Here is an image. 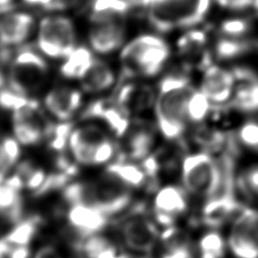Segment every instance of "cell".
Masks as SVG:
<instances>
[{
  "mask_svg": "<svg viewBox=\"0 0 258 258\" xmlns=\"http://www.w3.org/2000/svg\"><path fill=\"white\" fill-rule=\"evenodd\" d=\"M194 89L182 75H168L160 81L153 109L156 127L165 139L176 140L184 134L186 103Z\"/></svg>",
  "mask_w": 258,
  "mask_h": 258,
  "instance_id": "obj_1",
  "label": "cell"
},
{
  "mask_svg": "<svg viewBox=\"0 0 258 258\" xmlns=\"http://www.w3.org/2000/svg\"><path fill=\"white\" fill-rule=\"evenodd\" d=\"M150 24L166 32L176 27H190L204 20L211 0H140Z\"/></svg>",
  "mask_w": 258,
  "mask_h": 258,
  "instance_id": "obj_2",
  "label": "cell"
},
{
  "mask_svg": "<svg viewBox=\"0 0 258 258\" xmlns=\"http://www.w3.org/2000/svg\"><path fill=\"white\" fill-rule=\"evenodd\" d=\"M223 164L211 152L197 151L187 154L181 162L180 178L187 194L210 199L222 183Z\"/></svg>",
  "mask_w": 258,
  "mask_h": 258,
  "instance_id": "obj_3",
  "label": "cell"
},
{
  "mask_svg": "<svg viewBox=\"0 0 258 258\" xmlns=\"http://www.w3.org/2000/svg\"><path fill=\"white\" fill-rule=\"evenodd\" d=\"M169 52V47L163 39L144 34L134 38L123 48L120 59L128 77H153L161 71Z\"/></svg>",
  "mask_w": 258,
  "mask_h": 258,
  "instance_id": "obj_4",
  "label": "cell"
},
{
  "mask_svg": "<svg viewBox=\"0 0 258 258\" xmlns=\"http://www.w3.org/2000/svg\"><path fill=\"white\" fill-rule=\"evenodd\" d=\"M77 34L73 20L63 15L43 17L38 24L37 47L46 56L64 58L76 47Z\"/></svg>",
  "mask_w": 258,
  "mask_h": 258,
  "instance_id": "obj_5",
  "label": "cell"
},
{
  "mask_svg": "<svg viewBox=\"0 0 258 258\" xmlns=\"http://www.w3.org/2000/svg\"><path fill=\"white\" fill-rule=\"evenodd\" d=\"M47 72L48 66L41 54L25 46L13 56L7 82L11 90L29 96L41 86Z\"/></svg>",
  "mask_w": 258,
  "mask_h": 258,
  "instance_id": "obj_6",
  "label": "cell"
},
{
  "mask_svg": "<svg viewBox=\"0 0 258 258\" xmlns=\"http://www.w3.org/2000/svg\"><path fill=\"white\" fill-rule=\"evenodd\" d=\"M133 199V188L104 172L94 180H88L87 205L95 207L109 218L126 210Z\"/></svg>",
  "mask_w": 258,
  "mask_h": 258,
  "instance_id": "obj_7",
  "label": "cell"
},
{
  "mask_svg": "<svg viewBox=\"0 0 258 258\" xmlns=\"http://www.w3.org/2000/svg\"><path fill=\"white\" fill-rule=\"evenodd\" d=\"M227 243L235 258H258V209L244 208L237 212Z\"/></svg>",
  "mask_w": 258,
  "mask_h": 258,
  "instance_id": "obj_8",
  "label": "cell"
},
{
  "mask_svg": "<svg viewBox=\"0 0 258 258\" xmlns=\"http://www.w3.org/2000/svg\"><path fill=\"white\" fill-rule=\"evenodd\" d=\"M160 233L155 221L142 214L127 217L120 225V237L124 246L131 252L147 254L159 241Z\"/></svg>",
  "mask_w": 258,
  "mask_h": 258,
  "instance_id": "obj_9",
  "label": "cell"
},
{
  "mask_svg": "<svg viewBox=\"0 0 258 258\" xmlns=\"http://www.w3.org/2000/svg\"><path fill=\"white\" fill-rule=\"evenodd\" d=\"M110 138L107 130L95 123L74 127L68 149L73 160L81 166H90L91 158L101 143Z\"/></svg>",
  "mask_w": 258,
  "mask_h": 258,
  "instance_id": "obj_10",
  "label": "cell"
},
{
  "mask_svg": "<svg viewBox=\"0 0 258 258\" xmlns=\"http://www.w3.org/2000/svg\"><path fill=\"white\" fill-rule=\"evenodd\" d=\"M187 207V192L182 186L163 185L156 191L153 199L154 220L161 226H172L186 212Z\"/></svg>",
  "mask_w": 258,
  "mask_h": 258,
  "instance_id": "obj_11",
  "label": "cell"
},
{
  "mask_svg": "<svg viewBox=\"0 0 258 258\" xmlns=\"http://www.w3.org/2000/svg\"><path fill=\"white\" fill-rule=\"evenodd\" d=\"M66 220L69 227L79 238L102 233L109 223L107 215L95 207L83 204L69 206Z\"/></svg>",
  "mask_w": 258,
  "mask_h": 258,
  "instance_id": "obj_12",
  "label": "cell"
},
{
  "mask_svg": "<svg viewBox=\"0 0 258 258\" xmlns=\"http://www.w3.org/2000/svg\"><path fill=\"white\" fill-rule=\"evenodd\" d=\"M82 103V92L68 86L54 87L43 97L44 108L57 121H72Z\"/></svg>",
  "mask_w": 258,
  "mask_h": 258,
  "instance_id": "obj_13",
  "label": "cell"
},
{
  "mask_svg": "<svg viewBox=\"0 0 258 258\" xmlns=\"http://www.w3.org/2000/svg\"><path fill=\"white\" fill-rule=\"evenodd\" d=\"M234 92L230 103L243 113L258 112V76L245 67L233 70Z\"/></svg>",
  "mask_w": 258,
  "mask_h": 258,
  "instance_id": "obj_14",
  "label": "cell"
},
{
  "mask_svg": "<svg viewBox=\"0 0 258 258\" xmlns=\"http://www.w3.org/2000/svg\"><path fill=\"white\" fill-rule=\"evenodd\" d=\"M234 85L233 73L211 64L205 70L200 90L213 105H223L231 101Z\"/></svg>",
  "mask_w": 258,
  "mask_h": 258,
  "instance_id": "obj_15",
  "label": "cell"
},
{
  "mask_svg": "<svg viewBox=\"0 0 258 258\" xmlns=\"http://www.w3.org/2000/svg\"><path fill=\"white\" fill-rule=\"evenodd\" d=\"M207 34L203 30L186 31L177 40L178 54L188 68L206 70L212 64V55L207 49Z\"/></svg>",
  "mask_w": 258,
  "mask_h": 258,
  "instance_id": "obj_16",
  "label": "cell"
},
{
  "mask_svg": "<svg viewBox=\"0 0 258 258\" xmlns=\"http://www.w3.org/2000/svg\"><path fill=\"white\" fill-rule=\"evenodd\" d=\"M155 98L156 92L150 86L128 83L119 89L114 101L128 115H135L153 107Z\"/></svg>",
  "mask_w": 258,
  "mask_h": 258,
  "instance_id": "obj_17",
  "label": "cell"
},
{
  "mask_svg": "<svg viewBox=\"0 0 258 258\" xmlns=\"http://www.w3.org/2000/svg\"><path fill=\"white\" fill-rule=\"evenodd\" d=\"M125 27L122 19L95 23L89 32L91 48L100 54H107L118 47L124 41Z\"/></svg>",
  "mask_w": 258,
  "mask_h": 258,
  "instance_id": "obj_18",
  "label": "cell"
},
{
  "mask_svg": "<svg viewBox=\"0 0 258 258\" xmlns=\"http://www.w3.org/2000/svg\"><path fill=\"white\" fill-rule=\"evenodd\" d=\"M33 17L24 12H7L0 17V43L6 46L18 45L31 34Z\"/></svg>",
  "mask_w": 258,
  "mask_h": 258,
  "instance_id": "obj_19",
  "label": "cell"
},
{
  "mask_svg": "<svg viewBox=\"0 0 258 258\" xmlns=\"http://www.w3.org/2000/svg\"><path fill=\"white\" fill-rule=\"evenodd\" d=\"M123 137H125V155L127 159L136 162L144 161L151 156L157 138L155 130L145 125L129 127Z\"/></svg>",
  "mask_w": 258,
  "mask_h": 258,
  "instance_id": "obj_20",
  "label": "cell"
},
{
  "mask_svg": "<svg viewBox=\"0 0 258 258\" xmlns=\"http://www.w3.org/2000/svg\"><path fill=\"white\" fill-rule=\"evenodd\" d=\"M6 175L0 173V218L14 225L24 218L25 204L22 190L9 184Z\"/></svg>",
  "mask_w": 258,
  "mask_h": 258,
  "instance_id": "obj_21",
  "label": "cell"
},
{
  "mask_svg": "<svg viewBox=\"0 0 258 258\" xmlns=\"http://www.w3.org/2000/svg\"><path fill=\"white\" fill-rule=\"evenodd\" d=\"M80 82L84 92L88 94H100L106 92L114 85L115 74L107 62L95 57L93 63Z\"/></svg>",
  "mask_w": 258,
  "mask_h": 258,
  "instance_id": "obj_22",
  "label": "cell"
},
{
  "mask_svg": "<svg viewBox=\"0 0 258 258\" xmlns=\"http://www.w3.org/2000/svg\"><path fill=\"white\" fill-rule=\"evenodd\" d=\"M105 172L121 180L130 187L139 188L146 184L150 175L145 166L130 159H115L106 165Z\"/></svg>",
  "mask_w": 258,
  "mask_h": 258,
  "instance_id": "obj_23",
  "label": "cell"
},
{
  "mask_svg": "<svg viewBox=\"0 0 258 258\" xmlns=\"http://www.w3.org/2000/svg\"><path fill=\"white\" fill-rule=\"evenodd\" d=\"M74 249L85 258H115L119 254L115 242L103 233L81 238L74 243Z\"/></svg>",
  "mask_w": 258,
  "mask_h": 258,
  "instance_id": "obj_24",
  "label": "cell"
},
{
  "mask_svg": "<svg viewBox=\"0 0 258 258\" xmlns=\"http://www.w3.org/2000/svg\"><path fill=\"white\" fill-rule=\"evenodd\" d=\"M130 8L128 0H92L89 18L93 24L122 19Z\"/></svg>",
  "mask_w": 258,
  "mask_h": 258,
  "instance_id": "obj_25",
  "label": "cell"
},
{
  "mask_svg": "<svg viewBox=\"0 0 258 258\" xmlns=\"http://www.w3.org/2000/svg\"><path fill=\"white\" fill-rule=\"evenodd\" d=\"M95 57L86 46H76L73 51L64 57L59 67L60 75L70 80H81L93 63Z\"/></svg>",
  "mask_w": 258,
  "mask_h": 258,
  "instance_id": "obj_26",
  "label": "cell"
},
{
  "mask_svg": "<svg viewBox=\"0 0 258 258\" xmlns=\"http://www.w3.org/2000/svg\"><path fill=\"white\" fill-rule=\"evenodd\" d=\"M41 226V217L32 215L12 225V228L5 235L12 245H30Z\"/></svg>",
  "mask_w": 258,
  "mask_h": 258,
  "instance_id": "obj_27",
  "label": "cell"
},
{
  "mask_svg": "<svg viewBox=\"0 0 258 258\" xmlns=\"http://www.w3.org/2000/svg\"><path fill=\"white\" fill-rule=\"evenodd\" d=\"M227 250V240L217 231L205 233L198 243L200 258H224Z\"/></svg>",
  "mask_w": 258,
  "mask_h": 258,
  "instance_id": "obj_28",
  "label": "cell"
},
{
  "mask_svg": "<svg viewBox=\"0 0 258 258\" xmlns=\"http://www.w3.org/2000/svg\"><path fill=\"white\" fill-rule=\"evenodd\" d=\"M73 129L74 124L72 121H58L56 124L50 122L45 136L48 148L56 154L64 153L68 149L69 138Z\"/></svg>",
  "mask_w": 258,
  "mask_h": 258,
  "instance_id": "obj_29",
  "label": "cell"
},
{
  "mask_svg": "<svg viewBox=\"0 0 258 258\" xmlns=\"http://www.w3.org/2000/svg\"><path fill=\"white\" fill-rule=\"evenodd\" d=\"M252 41L243 36H226L220 38L215 46V52L220 59H230L248 52L252 48Z\"/></svg>",
  "mask_w": 258,
  "mask_h": 258,
  "instance_id": "obj_30",
  "label": "cell"
},
{
  "mask_svg": "<svg viewBox=\"0 0 258 258\" xmlns=\"http://www.w3.org/2000/svg\"><path fill=\"white\" fill-rule=\"evenodd\" d=\"M212 105L201 90L194 89L186 103V119L188 124L204 122L212 110Z\"/></svg>",
  "mask_w": 258,
  "mask_h": 258,
  "instance_id": "obj_31",
  "label": "cell"
},
{
  "mask_svg": "<svg viewBox=\"0 0 258 258\" xmlns=\"http://www.w3.org/2000/svg\"><path fill=\"white\" fill-rule=\"evenodd\" d=\"M236 184L247 198L258 200V164L246 167L236 178Z\"/></svg>",
  "mask_w": 258,
  "mask_h": 258,
  "instance_id": "obj_32",
  "label": "cell"
},
{
  "mask_svg": "<svg viewBox=\"0 0 258 258\" xmlns=\"http://www.w3.org/2000/svg\"><path fill=\"white\" fill-rule=\"evenodd\" d=\"M0 156L8 171L19 162L21 144L14 136L6 135L0 139Z\"/></svg>",
  "mask_w": 258,
  "mask_h": 258,
  "instance_id": "obj_33",
  "label": "cell"
},
{
  "mask_svg": "<svg viewBox=\"0 0 258 258\" xmlns=\"http://www.w3.org/2000/svg\"><path fill=\"white\" fill-rule=\"evenodd\" d=\"M36 100L19 94L10 88L0 90V108L9 112H15L34 103Z\"/></svg>",
  "mask_w": 258,
  "mask_h": 258,
  "instance_id": "obj_34",
  "label": "cell"
},
{
  "mask_svg": "<svg viewBox=\"0 0 258 258\" xmlns=\"http://www.w3.org/2000/svg\"><path fill=\"white\" fill-rule=\"evenodd\" d=\"M237 137L246 148L258 151V120H247L238 128Z\"/></svg>",
  "mask_w": 258,
  "mask_h": 258,
  "instance_id": "obj_35",
  "label": "cell"
},
{
  "mask_svg": "<svg viewBox=\"0 0 258 258\" xmlns=\"http://www.w3.org/2000/svg\"><path fill=\"white\" fill-rule=\"evenodd\" d=\"M250 28V23L242 18H233L225 20L221 26V32L226 36H243Z\"/></svg>",
  "mask_w": 258,
  "mask_h": 258,
  "instance_id": "obj_36",
  "label": "cell"
},
{
  "mask_svg": "<svg viewBox=\"0 0 258 258\" xmlns=\"http://www.w3.org/2000/svg\"><path fill=\"white\" fill-rule=\"evenodd\" d=\"M160 258H196L190 241L163 247Z\"/></svg>",
  "mask_w": 258,
  "mask_h": 258,
  "instance_id": "obj_37",
  "label": "cell"
},
{
  "mask_svg": "<svg viewBox=\"0 0 258 258\" xmlns=\"http://www.w3.org/2000/svg\"><path fill=\"white\" fill-rule=\"evenodd\" d=\"M47 176V172L44 168L35 165L33 169L24 178V187L30 191L38 189Z\"/></svg>",
  "mask_w": 258,
  "mask_h": 258,
  "instance_id": "obj_38",
  "label": "cell"
},
{
  "mask_svg": "<svg viewBox=\"0 0 258 258\" xmlns=\"http://www.w3.org/2000/svg\"><path fill=\"white\" fill-rule=\"evenodd\" d=\"M32 258H67L60 248L52 243H45L37 248Z\"/></svg>",
  "mask_w": 258,
  "mask_h": 258,
  "instance_id": "obj_39",
  "label": "cell"
},
{
  "mask_svg": "<svg viewBox=\"0 0 258 258\" xmlns=\"http://www.w3.org/2000/svg\"><path fill=\"white\" fill-rule=\"evenodd\" d=\"M82 0H50L44 7L48 11H62L76 7Z\"/></svg>",
  "mask_w": 258,
  "mask_h": 258,
  "instance_id": "obj_40",
  "label": "cell"
},
{
  "mask_svg": "<svg viewBox=\"0 0 258 258\" xmlns=\"http://www.w3.org/2000/svg\"><path fill=\"white\" fill-rule=\"evenodd\" d=\"M32 255L30 245H13L7 258H32Z\"/></svg>",
  "mask_w": 258,
  "mask_h": 258,
  "instance_id": "obj_41",
  "label": "cell"
},
{
  "mask_svg": "<svg viewBox=\"0 0 258 258\" xmlns=\"http://www.w3.org/2000/svg\"><path fill=\"white\" fill-rule=\"evenodd\" d=\"M217 2L226 8L240 10L245 8H252L254 0H217Z\"/></svg>",
  "mask_w": 258,
  "mask_h": 258,
  "instance_id": "obj_42",
  "label": "cell"
},
{
  "mask_svg": "<svg viewBox=\"0 0 258 258\" xmlns=\"http://www.w3.org/2000/svg\"><path fill=\"white\" fill-rule=\"evenodd\" d=\"M13 245L6 239V237H0V258H7Z\"/></svg>",
  "mask_w": 258,
  "mask_h": 258,
  "instance_id": "obj_43",
  "label": "cell"
},
{
  "mask_svg": "<svg viewBox=\"0 0 258 258\" xmlns=\"http://www.w3.org/2000/svg\"><path fill=\"white\" fill-rule=\"evenodd\" d=\"M14 8V0H0L1 13H7Z\"/></svg>",
  "mask_w": 258,
  "mask_h": 258,
  "instance_id": "obj_44",
  "label": "cell"
},
{
  "mask_svg": "<svg viewBox=\"0 0 258 258\" xmlns=\"http://www.w3.org/2000/svg\"><path fill=\"white\" fill-rule=\"evenodd\" d=\"M50 0H23L24 3H26L27 5H32V6H41L42 8H44Z\"/></svg>",
  "mask_w": 258,
  "mask_h": 258,
  "instance_id": "obj_45",
  "label": "cell"
},
{
  "mask_svg": "<svg viewBox=\"0 0 258 258\" xmlns=\"http://www.w3.org/2000/svg\"><path fill=\"white\" fill-rule=\"evenodd\" d=\"M115 258H146V257L143 254H138V253H134V252H130V253H120L119 252V254Z\"/></svg>",
  "mask_w": 258,
  "mask_h": 258,
  "instance_id": "obj_46",
  "label": "cell"
},
{
  "mask_svg": "<svg viewBox=\"0 0 258 258\" xmlns=\"http://www.w3.org/2000/svg\"><path fill=\"white\" fill-rule=\"evenodd\" d=\"M6 82H7V78H6V76L3 74V72L0 70V90L4 89Z\"/></svg>",
  "mask_w": 258,
  "mask_h": 258,
  "instance_id": "obj_47",
  "label": "cell"
},
{
  "mask_svg": "<svg viewBox=\"0 0 258 258\" xmlns=\"http://www.w3.org/2000/svg\"><path fill=\"white\" fill-rule=\"evenodd\" d=\"M252 8L258 13V0H254L253 5H252Z\"/></svg>",
  "mask_w": 258,
  "mask_h": 258,
  "instance_id": "obj_48",
  "label": "cell"
},
{
  "mask_svg": "<svg viewBox=\"0 0 258 258\" xmlns=\"http://www.w3.org/2000/svg\"><path fill=\"white\" fill-rule=\"evenodd\" d=\"M129 2H140V0H128Z\"/></svg>",
  "mask_w": 258,
  "mask_h": 258,
  "instance_id": "obj_49",
  "label": "cell"
},
{
  "mask_svg": "<svg viewBox=\"0 0 258 258\" xmlns=\"http://www.w3.org/2000/svg\"><path fill=\"white\" fill-rule=\"evenodd\" d=\"M0 14H2V13H1V11H0Z\"/></svg>",
  "mask_w": 258,
  "mask_h": 258,
  "instance_id": "obj_50",
  "label": "cell"
}]
</instances>
